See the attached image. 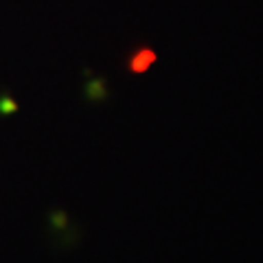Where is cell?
<instances>
[{"label":"cell","mask_w":263,"mask_h":263,"mask_svg":"<svg viewBox=\"0 0 263 263\" xmlns=\"http://www.w3.org/2000/svg\"><path fill=\"white\" fill-rule=\"evenodd\" d=\"M88 92H90V97H92V99H103V97H105L103 81H101V79H95L92 84L88 86Z\"/></svg>","instance_id":"obj_3"},{"label":"cell","mask_w":263,"mask_h":263,"mask_svg":"<svg viewBox=\"0 0 263 263\" xmlns=\"http://www.w3.org/2000/svg\"><path fill=\"white\" fill-rule=\"evenodd\" d=\"M18 110H20V105L15 103L9 95L0 97V114H13V112H18Z\"/></svg>","instance_id":"obj_2"},{"label":"cell","mask_w":263,"mask_h":263,"mask_svg":"<svg viewBox=\"0 0 263 263\" xmlns=\"http://www.w3.org/2000/svg\"><path fill=\"white\" fill-rule=\"evenodd\" d=\"M156 62V53L152 51V48H138V51H134L129 55L127 60V70L132 72V75H143V72L149 68V66Z\"/></svg>","instance_id":"obj_1"}]
</instances>
